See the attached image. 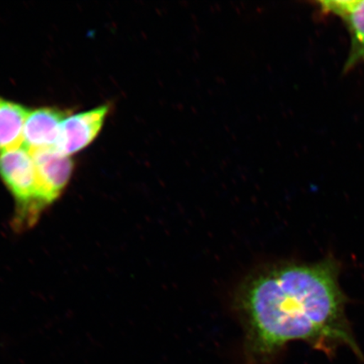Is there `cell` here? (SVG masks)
<instances>
[{
    "label": "cell",
    "mask_w": 364,
    "mask_h": 364,
    "mask_svg": "<svg viewBox=\"0 0 364 364\" xmlns=\"http://www.w3.org/2000/svg\"><path fill=\"white\" fill-rule=\"evenodd\" d=\"M30 152L38 176L39 201L45 212L66 189L74 171L75 164L70 156L54 148Z\"/></svg>",
    "instance_id": "3957f363"
},
{
    "label": "cell",
    "mask_w": 364,
    "mask_h": 364,
    "mask_svg": "<svg viewBox=\"0 0 364 364\" xmlns=\"http://www.w3.org/2000/svg\"><path fill=\"white\" fill-rule=\"evenodd\" d=\"M357 0H330V1H320L318 9L324 14H331L343 20L356 4Z\"/></svg>",
    "instance_id": "ba28073f"
},
{
    "label": "cell",
    "mask_w": 364,
    "mask_h": 364,
    "mask_svg": "<svg viewBox=\"0 0 364 364\" xmlns=\"http://www.w3.org/2000/svg\"><path fill=\"white\" fill-rule=\"evenodd\" d=\"M28 109L0 97V154L20 147Z\"/></svg>",
    "instance_id": "8992f818"
},
{
    "label": "cell",
    "mask_w": 364,
    "mask_h": 364,
    "mask_svg": "<svg viewBox=\"0 0 364 364\" xmlns=\"http://www.w3.org/2000/svg\"><path fill=\"white\" fill-rule=\"evenodd\" d=\"M351 38L350 52L344 66L350 70L358 63H364V0H357L356 4L344 18Z\"/></svg>",
    "instance_id": "52a82bcc"
},
{
    "label": "cell",
    "mask_w": 364,
    "mask_h": 364,
    "mask_svg": "<svg viewBox=\"0 0 364 364\" xmlns=\"http://www.w3.org/2000/svg\"><path fill=\"white\" fill-rule=\"evenodd\" d=\"M0 179L15 203L13 230L23 233L33 229L44 211L39 201L35 163L28 149L18 147L0 154Z\"/></svg>",
    "instance_id": "7a4b0ae2"
},
{
    "label": "cell",
    "mask_w": 364,
    "mask_h": 364,
    "mask_svg": "<svg viewBox=\"0 0 364 364\" xmlns=\"http://www.w3.org/2000/svg\"><path fill=\"white\" fill-rule=\"evenodd\" d=\"M68 112L57 107H39L29 111L27 116L23 144L29 151L54 148L62 122Z\"/></svg>",
    "instance_id": "5b68a950"
},
{
    "label": "cell",
    "mask_w": 364,
    "mask_h": 364,
    "mask_svg": "<svg viewBox=\"0 0 364 364\" xmlns=\"http://www.w3.org/2000/svg\"><path fill=\"white\" fill-rule=\"evenodd\" d=\"M108 105L68 115L62 122L54 149L70 156L87 147L98 135L109 112Z\"/></svg>",
    "instance_id": "277c9868"
},
{
    "label": "cell",
    "mask_w": 364,
    "mask_h": 364,
    "mask_svg": "<svg viewBox=\"0 0 364 364\" xmlns=\"http://www.w3.org/2000/svg\"><path fill=\"white\" fill-rule=\"evenodd\" d=\"M339 272L338 261L328 257L277 264L248 277L237 300L248 357L270 361L287 343L304 341L328 355L347 346L362 358L346 316Z\"/></svg>",
    "instance_id": "6da1fadb"
}]
</instances>
